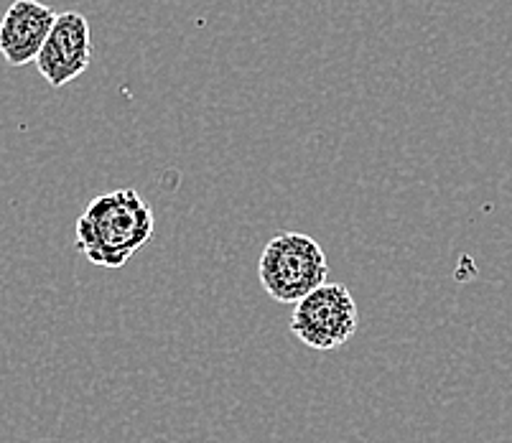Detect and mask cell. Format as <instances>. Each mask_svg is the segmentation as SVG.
Here are the masks:
<instances>
[{
	"mask_svg": "<svg viewBox=\"0 0 512 443\" xmlns=\"http://www.w3.org/2000/svg\"><path fill=\"white\" fill-rule=\"evenodd\" d=\"M156 217L136 189L100 194L79 214L74 227L77 250L100 268L118 270L151 242Z\"/></svg>",
	"mask_w": 512,
	"mask_h": 443,
	"instance_id": "6da1fadb",
	"label": "cell"
},
{
	"mask_svg": "<svg viewBox=\"0 0 512 443\" xmlns=\"http://www.w3.org/2000/svg\"><path fill=\"white\" fill-rule=\"evenodd\" d=\"M92 62L90 21L79 11H64L46 39L44 49L36 57V69L49 82V87L62 90L79 74H85Z\"/></svg>",
	"mask_w": 512,
	"mask_h": 443,
	"instance_id": "277c9868",
	"label": "cell"
},
{
	"mask_svg": "<svg viewBox=\"0 0 512 443\" xmlns=\"http://www.w3.org/2000/svg\"><path fill=\"white\" fill-rule=\"evenodd\" d=\"M329 265L319 242L304 232H281L263 247L258 278L265 293L278 303L304 301L327 283Z\"/></svg>",
	"mask_w": 512,
	"mask_h": 443,
	"instance_id": "7a4b0ae2",
	"label": "cell"
},
{
	"mask_svg": "<svg viewBox=\"0 0 512 443\" xmlns=\"http://www.w3.org/2000/svg\"><path fill=\"white\" fill-rule=\"evenodd\" d=\"M59 13L39 0H13L0 18V57L18 69L36 62Z\"/></svg>",
	"mask_w": 512,
	"mask_h": 443,
	"instance_id": "5b68a950",
	"label": "cell"
},
{
	"mask_svg": "<svg viewBox=\"0 0 512 443\" xmlns=\"http://www.w3.org/2000/svg\"><path fill=\"white\" fill-rule=\"evenodd\" d=\"M360 316L355 296L342 283H324L293 306L291 334L316 352H332L355 337Z\"/></svg>",
	"mask_w": 512,
	"mask_h": 443,
	"instance_id": "3957f363",
	"label": "cell"
}]
</instances>
